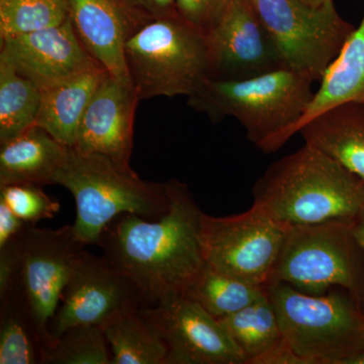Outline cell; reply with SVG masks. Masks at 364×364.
Here are the masks:
<instances>
[{"mask_svg":"<svg viewBox=\"0 0 364 364\" xmlns=\"http://www.w3.org/2000/svg\"><path fill=\"white\" fill-rule=\"evenodd\" d=\"M168 210L157 220L119 215L100 238L104 257L133 282L145 306L184 296L205 265L203 213L188 186L171 179Z\"/></svg>","mask_w":364,"mask_h":364,"instance_id":"6da1fadb","label":"cell"},{"mask_svg":"<svg viewBox=\"0 0 364 364\" xmlns=\"http://www.w3.org/2000/svg\"><path fill=\"white\" fill-rule=\"evenodd\" d=\"M252 196L254 207L289 226L351 222L364 205V179L305 144L272 163Z\"/></svg>","mask_w":364,"mask_h":364,"instance_id":"7a4b0ae2","label":"cell"},{"mask_svg":"<svg viewBox=\"0 0 364 364\" xmlns=\"http://www.w3.org/2000/svg\"><path fill=\"white\" fill-rule=\"evenodd\" d=\"M311 76L291 68L226 80L210 78L188 105L214 123L234 117L245 129L249 142L264 153H274L293 138L315 91Z\"/></svg>","mask_w":364,"mask_h":364,"instance_id":"3957f363","label":"cell"},{"mask_svg":"<svg viewBox=\"0 0 364 364\" xmlns=\"http://www.w3.org/2000/svg\"><path fill=\"white\" fill-rule=\"evenodd\" d=\"M76 205L74 232L83 245H100L105 230L122 215L157 220L168 210V183L143 181L131 168L100 154L69 149L54 179Z\"/></svg>","mask_w":364,"mask_h":364,"instance_id":"277c9868","label":"cell"},{"mask_svg":"<svg viewBox=\"0 0 364 364\" xmlns=\"http://www.w3.org/2000/svg\"><path fill=\"white\" fill-rule=\"evenodd\" d=\"M124 57L140 100L189 97L210 78L207 35L177 13L136 23Z\"/></svg>","mask_w":364,"mask_h":364,"instance_id":"5b68a950","label":"cell"},{"mask_svg":"<svg viewBox=\"0 0 364 364\" xmlns=\"http://www.w3.org/2000/svg\"><path fill=\"white\" fill-rule=\"evenodd\" d=\"M267 291L282 337L309 364H345L364 350V308L353 294H311L284 282Z\"/></svg>","mask_w":364,"mask_h":364,"instance_id":"8992f818","label":"cell"},{"mask_svg":"<svg viewBox=\"0 0 364 364\" xmlns=\"http://www.w3.org/2000/svg\"><path fill=\"white\" fill-rule=\"evenodd\" d=\"M351 222L289 226L268 284L284 282L311 294L337 287L364 301L363 250Z\"/></svg>","mask_w":364,"mask_h":364,"instance_id":"52a82bcc","label":"cell"},{"mask_svg":"<svg viewBox=\"0 0 364 364\" xmlns=\"http://www.w3.org/2000/svg\"><path fill=\"white\" fill-rule=\"evenodd\" d=\"M279 46L287 68L320 81L355 26L333 0L313 6L303 0H250Z\"/></svg>","mask_w":364,"mask_h":364,"instance_id":"ba28073f","label":"cell"},{"mask_svg":"<svg viewBox=\"0 0 364 364\" xmlns=\"http://www.w3.org/2000/svg\"><path fill=\"white\" fill-rule=\"evenodd\" d=\"M289 227L254 205L247 212L228 217L203 213L200 243L205 264L267 287Z\"/></svg>","mask_w":364,"mask_h":364,"instance_id":"9c48e42d","label":"cell"},{"mask_svg":"<svg viewBox=\"0 0 364 364\" xmlns=\"http://www.w3.org/2000/svg\"><path fill=\"white\" fill-rule=\"evenodd\" d=\"M85 247L78 241L73 225L52 230L30 224L26 229L18 282L42 352L56 341L50 332V323L79 254Z\"/></svg>","mask_w":364,"mask_h":364,"instance_id":"30bf717a","label":"cell"},{"mask_svg":"<svg viewBox=\"0 0 364 364\" xmlns=\"http://www.w3.org/2000/svg\"><path fill=\"white\" fill-rule=\"evenodd\" d=\"M142 306L145 303L133 282L104 256L97 257L85 247L50 323V332L58 338L75 326L100 328L119 314Z\"/></svg>","mask_w":364,"mask_h":364,"instance_id":"8fae6325","label":"cell"},{"mask_svg":"<svg viewBox=\"0 0 364 364\" xmlns=\"http://www.w3.org/2000/svg\"><path fill=\"white\" fill-rule=\"evenodd\" d=\"M168 348L167 364H246L219 318L186 296L140 309Z\"/></svg>","mask_w":364,"mask_h":364,"instance_id":"7c38bea8","label":"cell"},{"mask_svg":"<svg viewBox=\"0 0 364 364\" xmlns=\"http://www.w3.org/2000/svg\"><path fill=\"white\" fill-rule=\"evenodd\" d=\"M205 35L212 79L239 80L287 67L250 0H232Z\"/></svg>","mask_w":364,"mask_h":364,"instance_id":"4fadbf2b","label":"cell"},{"mask_svg":"<svg viewBox=\"0 0 364 364\" xmlns=\"http://www.w3.org/2000/svg\"><path fill=\"white\" fill-rule=\"evenodd\" d=\"M0 58L42 90L102 67L86 51L70 18L53 28L2 39Z\"/></svg>","mask_w":364,"mask_h":364,"instance_id":"5bb4252c","label":"cell"},{"mask_svg":"<svg viewBox=\"0 0 364 364\" xmlns=\"http://www.w3.org/2000/svg\"><path fill=\"white\" fill-rule=\"evenodd\" d=\"M140 102L131 79L105 74L86 109L72 149L130 166L134 122Z\"/></svg>","mask_w":364,"mask_h":364,"instance_id":"9a60e30c","label":"cell"},{"mask_svg":"<svg viewBox=\"0 0 364 364\" xmlns=\"http://www.w3.org/2000/svg\"><path fill=\"white\" fill-rule=\"evenodd\" d=\"M69 18L86 51L107 73L130 79L124 47L136 18L119 0H66Z\"/></svg>","mask_w":364,"mask_h":364,"instance_id":"2e32d148","label":"cell"},{"mask_svg":"<svg viewBox=\"0 0 364 364\" xmlns=\"http://www.w3.org/2000/svg\"><path fill=\"white\" fill-rule=\"evenodd\" d=\"M306 145L364 179V104L335 105L299 130Z\"/></svg>","mask_w":364,"mask_h":364,"instance_id":"e0dca14e","label":"cell"},{"mask_svg":"<svg viewBox=\"0 0 364 364\" xmlns=\"http://www.w3.org/2000/svg\"><path fill=\"white\" fill-rule=\"evenodd\" d=\"M0 144V186L54 184L70 149L38 126Z\"/></svg>","mask_w":364,"mask_h":364,"instance_id":"ac0fdd59","label":"cell"},{"mask_svg":"<svg viewBox=\"0 0 364 364\" xmlns=\"http://www.w3.org/2000/svg\"><path fill=\"white\" fill-rule=\"evenodd\" d=\"M105 74L102 67H97L43 90L36 126L73 148L86 109Z\"/></svg>","mask_w":364,"mask_h":364,"instance_id":"d6986e66","label":"cell"},{"mask_svg":"<svg viewBox=\"0 0 364 364\" xmlns=\"http://www.w3.org/2000/svg\"><path fill=\"white\" fill-rule=\"evenodd\" d=\"M347 102L364 104V16L320 79L310 105L294 127L293 136L320 112Z\"/></svg>","mask_w":364,"mask_h":364,"instance_id":"ffe728a7","label":"cell"},{"mask_svg":"<svg viewBox=\"0 0 364 364\" xmlns=\"http://www.w3.org/2000/svg\"><path fill=\"white\" fill-rule=\"evenodd\" d=\"M140 309L124 311L100 327L112 364H167L168 348Z\"/></svg>","mask_w":364,"mask_h":364,"instance_id":"44dd1931","label":"cell"},{"mask_svg":"<svg viewBox=\"0 0 364 364\" xmlns=\"http://www.w3.org/2000/svg\"><path fill=\"white\" fill-rule=\"evenodd\" d=\"M42 347L20 282L0 298V364H41Z\"/></svg>","mask_w":364,"mask_h":364,"instance_id":"7402d4cb","label":"cell"},{"mask_svg":"<svg viewBox=\"0 0 364 364\" xmlns=\"http://www.w3.org/2000/svg\"><path fill=\"white\" fill-rule=\"evenodd\" d=\"M267 287L251 284L205 264L184 296L215 318L238 312L267 294Z\"/></svg>","mask_w":364,"mask_h":364,"instance_id":"603a6c76","label":"cell"},{"mask_svg":"<svg viewBox=\"0 0 364 364\" xmlns=\"http://www.w3.org/2000/svg\"><path fill=\"white\" fill-rule=\"evenodd\" d=\"M42 90L0 58V143L37 124Z\"/></svg>","mask_w":364,"mask_h":364,"instance_id":"cb8c5ba5","label":"cell"},{"mask_svg":"<svg viewBox=\"0 0 364 364\" xmlns=\"http://www.w3.org/2000/svg\"><path fill=\"white\" fill-rule=\"evenodd\" d=\"M219 320L243 354L246 364H252L254 359L284 339L268 293L238 312Z\"/></svg>","mask_w":364,"mask_h":364,"instance_id":"d4e9b609","label":"cell"},{"mask_svg":"<svg viewBox=\"0 0 364 364\" xmlns=\"http://www.w3.org/2000/svg\"><path fill=\"white\" fill-rule=\"evenodd\" d=\"M68 18L66 0H0V40L53 28Z\"/></svg>","mask_w":364,"mask_h":364,"instance_id":"484cf974","label":"cell"},{"mask_svg":"<svg viewBox=\"0 0 364 364\" xmlns=\"http://www.w3.org/2000/svg\"><path fill=\"white\" fill-rule=\"evenodd\" d=\"M107 344L98 326H75L42 352L41 364H112Z\"/></svg>","mask_w":364,"mask_h":364,"instance_id":"4316f807","label":"cell"},{"mask_svg":"<svg viewBox=\"0 0 364 364\" xmlns=\"http://www.w3.org/2000/svg\"><path fill=\"white\" fill-rule=\"evenodd\" d=\"M28 225L0 200V298L20 280L23 240Z\"/></svg>","mask_w":364,"mask_h":364,"instance_id":"83f0119b","label":"cell"},{"mask_svg":"<svg viewBox=\"0 0 364 364\" xmlns=\"http://www.w3.org/2000/svg\"><path fill=\"white\" fill-rule=\"evenodd\" d=\"M0 200L6 203L14 215L31 225L52 219L60 210V203L37 184L0 186Z\"/></svg>","mask_w":364,"mask_h":364,"instance_id":"f1b7e54d","label":"cell"},{"mask_svg":"<svg viewBox=\"0 0 364 364\" xmlns=\"http://www.w3.org/2000/svg\"><path fill=\"white\" fill-rule=\"evenodd\" d=\"M232 0H176V11L203 32L208 33L219 21Z\"/></svg>","mask_w":364,"mask_h":364,"instance_id":"f546056e","label":"cell"},{"mask_svg":"<svg viewBox=\"0 0 364 364\" xmlns=\"http://www.w3.org/2000/svg\"><path fill=\"white\" fill-rule=\"evenodd\" d=\"M136 21L176 14V0H119Z\"/></svg>","mask_w":364,"mask_h":364,"instance_id":"4dcf8cb0","label":"cell"},{"mask_svg":"<svg viewBox=\"0 0 364 364\" xmlns=\"http://www.w3.org/2000/svg\"><path fill=\"white\" fill-rule=\"evenodd\" d=\"M252 364H309L293 350L286 340H280L264 353L254 359Z\"/></svg>","mask_w":364,"mask_h":364,"instance_id":"1f68e13d","label":"cell"},{"mask_svg":"<svg viewBox=\"0 0 364 364\" xmlns=\"http://www.w3.org/2000/svg\"><path fill=\"white\" fill-rule=\"evenodd\" d=\"M352 224V232H353L354 238L361 248L364 254V205L359 210L358 214L354 218Z\"/></svg>","mask_w":364,"mask_h":364,"instance_id":"d6a6232c","label":"cell"},{"mask_svg":"<svg viewBox=\"0 0 364 364\" xmlns=\"http://www.w3.org/2000/svg\"><path fill=\"white\" fill-rule=\"evenodd\" d=\"M345 364H364V350L359 352L356 355L352 356Z\"/></svg>","mask_w":364,"mask_h":364,"instance_id":"836d02e7","label":"cell"},{"mask_svg":"<svg viewBox=\"0 0 364 364\" xmlns=\"http://www.w3.org/2000/svg\"><path fill=\"white\" fill-rule=\"evenodd\" d=\"M306 4H310V6H320L322 4H326V2L329 1V0H303Z\"/></svg>","mask_w":364,"mask_h":364,"instance_id":"e575fe53","label":"cell"}]
</instances>
